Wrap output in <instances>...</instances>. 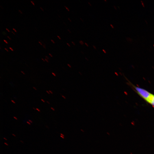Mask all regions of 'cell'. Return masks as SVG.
Here are the masks:
<instances>
[{
	"mask_svg": "<svg viewBox=\"0 0 154 154\" xmlns=\"http://www.w3.org/2000/svg\"><path fill=\"white\" fill-rule=\"evenodd\" d=\"M137 93L146 102L150 98L152 94L146 90L131 84Z\"/></svg>",
	"mask_w": 154,
	"mask_h": 154,
	"instance_id": "cell-1",
	"label": "cell"
},
{
	"mask_svg": "<svg viewBox=\"0 0 154 154\" xmlns=\"http://www.w3.org/2000/svg\"><path fill=\"white\" fill-rule=\"evenodd\" d=\"M154 107V95L152 94L150 98L147 102Z\"/></svg>",
	"mask_w": 154,
	"mask_h": 154,
	"instance_id": "cell-2",
	"label": "cell"
},
{
	"mask_svg": "<svg viewBox=\"0 0 154 154\" xmlns=\"http://www.w3.org/2000/svg\"><path fill=\"white\" fill-rule=\"evenodd\" d=\"M79 42L81 45H83L84 44V42L82 40L79 41Z\"/></svg>",
	"mask_w": 154,
	"mask_h": 154,
	"instance_id": "cell-3",
	"label": "cell"
},
{
	"mask_svg": "<svg viewBox=\"0 0 154 154\" xmlns=\"http://www.w3.org/2000/svg\"><path fill=\"white\" fill-rule=\"evenodd\" d=\"M141 3L142 5V6H143V7H144L145 5H144V3L143 2L142 0H141Z\"/></svg>",
	"mask_w": 154,
	"mask_h": 154,
	"instance_id": "cell-4",
	"label": "cell"
},
{
	"mask_svg": "<svg viewBox=\"0 0 154 154\" xmlns=\"http://www.w3.org/2000/svg\"><path fill=\"white\" fill-rule=\"evenodd\" d=\"M64 7H65L66 8V9L68 10V11H70V10L66 6H64Z\"/></svg>",
	"mask_w": 154,
	"mask_h": 154,
	"instance_id": "cell-5",
	"label": "cell"
},
{
	"mask_svg": "<svg viewBox=\"0 0 154 154\" xmlns=\"http://www.w3.org/2000/svg\"><path fill=\"white\" fill-rule=\"evenodd\" d=\"M110 26L112 27V28H113V29L114 28V26H113V25H112L111 24H110Z\"/></svg>",
	"mask_w": 154,
	"mask_h": 154,
	"instance_id": "cell-6",
	"label": "cell"
},
{
	"mask_svg": "<svg viewBox=\"0 0 154 154\" xmlns=\"http://www.w3.org/2000/svg\"><path fill=\"white\" fill-rule=\"evenodd\" d=\"M102 50V51L104 52L105 54H106V50H104V49H103Z\"/></svg>",
	"mask_w": 154,
	"mask_h": 154,
	"instance_id": "cell-7",
	"label": "cell"
},
{
	"mask_svg": "<svg viewBox=\"0 0 154 154\" xmlns=\"http://www.w3.org/2000/svg\"><path fill=\"white\" fill-rule=\"evenodd\" d=\"M93 48H94L95 50H96V47L94 45H93Z\"/></svg>",
	"mask_w": 154,
	"mask_h": 154,
	"instance_id": "cell-8",
	"label": "cell"
},
{
	"mask_svg": "<svg viewBox=\"0 0 154 154\" xmlns=\"http://www.w3.org/2000/svg\"><path fill=\"white\" fill-rule=\"evenodd\" d=\"M52 73L54 76H56V75L54 73V72H52Z\"/></svg>",
	"mask_w": 154,
	"mask_h": 154,
	"instance_id": "cell-9",
	"label": "cell"
},
{
	"mask_svg": "<svg viewBox=\"0 0 154 154\" xmlns=\"http://www.w3.org/2000/svg\"><path fill=\"white\" fill-rule=\"evenodd\" d=\"M50 108L53 111H54L55 110L52 107H51Z\"/></svg>",
	"mask_w": 154,
	"mask_h": 154,
	"instance_id": "cell-10",
	"label": "cell"
},
{
	"mask_svg": "<svg viewBox=\"0 0 154 154\" xmlns=\"http://www.w3.org/2000/svg\"><path fill=\"white\" fill-rule=\"evenodd\" d=\"M71 42L74 45H76L75 43L73 41H72Z\"/></svg>",
	"mask_w": 154,
	"mask_h": 154,
	"instance_id": "cell-11",
	"label": "cell"
},
{
	"mask_svg": "<svg viewBox=\"0 0 154 154\" xmlns=\"http://www.w3.org/2000/svg\"><path fill=\"white\" fill-rule=\"evenodd\" d=\"M67 65L70 68H71V66L70 64H67Z\"/></svg>",
	"mask_w": 154,
	"mask_h": 154,
	"instance_id": "cell-12",
	"label": "cell"
},
{
	"mask_svg": "<svg viewBox=\"0 0 154 154\" xmlns=\"http://www.w3.org/2000/svg\"><path fill=\"white\" fill-rule=\"evenodd\" d=\"M36 110L39 112H40V110L39 109H38V108H36Z\"/></svg>",
	"mask_w": 154,
	"mask_h": 154,
	"instance_id": "cell-13",
	"label": "cell"
},
{
	"mask_svg": "<svg viewBox=\"0 0 154 154\" xmlns=\"http://www.w3.org/2000/svg\"><path fill=\"white\" fill-rule=\"evenodd\" d=\"M85 44L87 46V47H88L89 46L88 45V44H87V43H86V42H85Z\"/></svg>",
	"mask_w": 154,
	"mask_h": 154,
	"instance_id": "cell-14",
	"label": "cell"
},
{
	"mask_svg": "<svg viewBox=\"0 0 154 154\" xmlns=\"http://www.w3.org/2000/svg\"><path fill=\"white\" fill-rule=\"evenodd\" d=\"M27 123L28 124H29V125H30L31 124V123H30L28 121H27Z\"/></svg>",
	"mask_w": 154,
	"mask_h": 154,
	"instance_id": "cell-15",
	"label": "cell"
},
{
	"mask_svg": "<svg viewBox=\"0 0 154 154\" xmlns=\"http://www.w3.org/2000/svg\"><path fill=\"white\" fill-rule=\"evenodd\" d=\"M3 41L5 42V43L7 44H8V42H7V41H6V40H5V39H4L3 40Z\"/></svg>",
	"mask_w": 154,
	"mask_h": 154,
	"instance_id": "cell-16",
	"label": "cell"
},
{
	"mask_svg": "<svg viewBox=\"0 0 154 154\" xmlns=\"http://www.w3.org/2000/svg\"><path fill=\"white\" fill-rule=\"evenodd\" d=\"M45 44L44 43V44L43 45V46L45 48H46V47H45Z\"/></svg>",
	"mask_w": 154,
	"mask_h": 154,
	"instance_id": "cell-17",
	"label": "cell"
},
{
	"mask_svg": "<svg viewBox=\"0 0 154 154\" xmlns=\"http://www.w3.org/2000/svg\"><path fill=\"white\" fill-rule=\"evenodd\" d=\"M62 97L64 99H66V97L62 95Z\"/></svg>",
	"mask_w": 154,
	"mask_h": 154,
	"instance_id": "cell-18",
	"label": "cell"
},
{
	"mask_svg": "<svg viewBox=\"0 0 154 154\" xmlns=\"http://www.w3.org/2000/svg\"><path fill=\"white\" fill-rule=\"evenodd\" d=\"M31 3L33 4V5H35V4L32 1H31Z\"/></svg>",
	"mask_w": 154,
	"mask_h": 154,
	"instance_id": "cell-19",
	"label": "cell"
},
{
	"mask_svg": "<svg viewBox=\"0 0 154 154\" xmlns=\"http://www.w3.org/2000/svg\"><path fill=\"white\" fill-rule=\"evenodd\" d=\"M114 9L116 10H117V9L116 7V6L115 5H114Z\"/></svg>",
	"mask_w": 154,
	"mask_h": 154,
	"instance_id": "cell-20",
	"label": "cell"
},
{
	"mask_svg": "<svg viewBox=\"0 0 154 154\" xmlns=\"http://www.w3.org/2000/svg\"><path fill=\"white\" fill-rule=\"evenodd\" d=\"M49 92L51 94H53V93L52 92V91H51L50 90H49Z\"/></svg>",
	"mask_w": 154,
	"mask_h": 154,
	"instance_id": "cell-21",
	"label": "cell"
},
{
	"mask_svg": "<svg viewBox=\"0 0 154 154\" xmlns=\"http://www.w3.org/2000/svg\"><path fill=\"white\" fill-rule=\"evenodd\" d=\"M11 101L12 102H13L14 104H15V102L13 100H11Z\"/></svg>",
	"mask_w": 154,
	"mask_h": 154,
	"instance_id": "cell-22",
	"label": "cell"
},
{
	"mask_svg": "<svg viewBox=\"0 0 154 154\" xmlns=\"http://www.w3.org/2000/svg\"><path fill=\"white\" fill-rule=\"evenodd\" d=\"M41 100L44 103L45 102V101H44V100H43V99H41Z\"/></svg>",
	"mask_w": 154,
	"mask_h": 154,
	"instance_id": "cell-23",
	"label": "cell"
},
{
	"mask_svg": "<svg viewBox=\"0 0 154 154\" xmlns=\"http://www.w3.org/2000/svg\"><path fill=\"white\" fill-rule=\"evenodd\" d=\"M29 121L31 123H33V122H32V121L31 120L29 119Z\"/></svg>",
	"mask_w": 154,
	"mask_h": 154,
	"instance_id": "cell-24",
	"label": "cell"
},
{
	"mask_svg": "<svg viewBox=\"0 0 154 154\" xmlns=\"http://www.w3.org/2000/svg\"><path fill=\"white\" fill-rule=\"evenodd\" d=\"M66 44L69 46L70 47V45L69 44V43H67Z\"/></svg>",
	"mask_w": 154,
	"mask_h": 154,
	"instance_id": "cell-25",
	"label": "cell"
},
{
	"mask_svg": "<svg viewBox=\"0 0 154 154\" xmlns=\"http://www.w3.org/2000/svg\"><path fill=\"white\" fill-rule=\"evenodd\" d=\"M51 40L53 43H55L54 42L52 39H51Z\"/></svg>",
	"mask_w": 154,
	"mask_h": 154,
	"instance_id": "cell-26",
	"label": "cell"
},
{
	"mask_svg": "<svg viewBox=\"0 0 154 154\" xmlns=\"http://www.w3.org/2000/svg\"><path fill=\"white\" fill-rule=\"evenodd\" d=\"M45 60L48 62V61L47 59L46 58L45 59Z\"/></svg>",
	"mask_w": 154,
	"mask_h": 154,
	"instance_id": "cell-27",
	"label": "cell"
},
{
	"mask_svg": "<svg viewBox=\"0 0 154 154\" xmlns=\"http://www.w3.org/2000/svg\"><path fill=\"white\" fill-rule=\"evenodd\" d=\"M88 4H89V5H90V6H92L91 4L89 2H88Z\"/></svg>",
	"mask_w": 154,
	"mask_h": 154,
	"instance_id": "cell-28",
	"label": "cell"
},
{
	"mask_svg": "<svg viewBox=\"0 0 154 154\" xmlns=\"http://www.w3.org/2000/svg\"><path fill=\"white\" fill-rule=\"evenodd\" d=\"M9 49H11V50L12 51H13V50L12 49V48H11V47H9Z\"/></svg>",
	"mask_w": 154,
	"mask_h": 154,
	"instance_id": "cell-29",
	"label": "cell"
},
{
	"mask_svg": "<svg viewBox=\"0 0 154 154\" xmlns=\"http://www.w3.org/2000/svg\"><path fill=\"white\" fill-rule=\"evenodd\" d=\"M60 135H61L64 137V135L63 134L61 133H60Z\"/></svg>",
	"mask_w": 154,
	"mask_h": 154,
	"instance_id": "cell-30",
	"label": "cell"
},
{
	"mask_svg": "<svg viewBox=\"0 0 154 154\" xmlns=\"http://www.w3.org/2000/svg\"><path fill=\"white\" fill-rule=\"evenodd\" d=\"M60 137L62 138L63 139H64V137H63L62 136H61V135H60Z\"/></svg>",
	"mask_w": 154,
	"mask_h": 154,
	"instance_id": "cell-31",
	"label": "cell"
},
{
	"mask_svg": "<svg viewBox=\"0 0 154 154\" xmlns=\"http://www.w3.org/2000/svg\"><path fill=\"white\" fill-rule=\"evenodd\" d=\"M14 117V119H16V120H17V118L16 117H15V116H14V117Z\"/></svg>",
	"mask_w": 154,
	"mask_h": 154,
	"instance_id": "cell-32",
	"label": "cell"
},
{
	"mask_svg": "<svg viewBox=\"0 0 154 154\" xmlns=\"http://www.w3.org/2000/svg\"><path fill=\"white\" fill-rule=\"evenodd\" d=\"M13 30H14L15 32H17L16 30H15V29L14 28H13Z\"/></svg>",
	"mask_w": 154,
	"mask_h": 154,
	"instance_id": "cell-33",
	"label": "cell"
},
{
	"mask_svg": "<svg viewBox=\"0 0 154 154\" xmlns=\"http://www.w3.org/2000/svg\"><path fill=\"white\" fill-rule=\"evenodd\" d=\"M4 143L6 145H7V146H8V144H7V143H5V142Z\"/></svg>",
	"mask_w": 154,
	"mask_h": 154,
	"instance_id": "cell-34",
	"label": "cell"
},
{
	"mask_svg": "<svg viewBox=\"0 0 154 154\" xmlns=\"http://www.w3.org/2000/svg\"><path fill=\"white\" fill-rule=\"evenodd\" d=\"M21 72L23 74H25L24 73V72H23V71H21Z\"/></svg>",
	"mask_w": 154,
	"mask_h": 154,
	"instance_id": "cell-35",
	"label": "cell"
},
{
	"mask_svg": "<svg viewBox=\"0 0 154 154\" xmlns=\"http://www.w3.org/2000/svg\"><path fill=\"white\" fill-rule=\"evenodd\" d=\"M46 92L48 94H50V92L48 91H46Z\"/></svg>",
	"mask_w": 154,
	"mask_h": 154,
	"instance_id": "cell-36",
	"label": "cell"
},
{
	"mask_svg": "<svg viewBox=\"0 0 154 154\" xmlns=\"http://www.w3.org/2000/svg\"><path fill=\"white\" fill-rule=\"evenodd\" d=\"M57 37L59 38L60 39H61V38H60V37L58 36V35H57Z\"/></svg>",
	"mask_w": 154,
	"mask_h": 154,
	"instance_id": "cell-37",
	"label": "cell"
},
{
	"mask_svg": "<svg viewBox=\"0 0 154 154\" xmlns=\"http://www.w3.org/2000/svg\"><path fill=\"white\" fill-rule=\"evenodd\" d=\"M18 11H19L20 13H22V12L21 11H20V10H19Z\"/></svg>",
	"mask_w": 154,
	"mask_h": 154,
	"instance_id": "cell-38",
	"label": "cell"
},
{
	"mask_svg": "<svg viewBox=\"0 0 154 154\" xmlns=\"http://www.w3.org/2000/svg\"><path fill=\"white\" fill-rule=\"evenodd\" d=\"M80 20H81V21H82V22H83L84 21L81 18H80Z\"/></svg>",
	"mask_w": 154,
	"mask_h": 154,
	"instance_id": "cell-39",
	"label": "cell"
},
{
	"mask_svg": "<svg viewBox=\"0 0 154 154\" xmlns=\"http://www.w3.org/2000/svg\"><path fill=\"white\" fill-rule=\"evenodd\" d=\"M6 29L9 32H10V31L7 28H6Z\"/></svg>",
	"mask_w": 154,
	"mask_h": 154,
	"instance_id": "cell-40",
	"label": "cell"
},
{
	"mask_svg": "<svg viewBox=\"0 0 154 154\" xmlns=\"http://www.w3.org/2000/svg\"><path fill=\"white\" fill-rule=\"evenodd\" d=\"M67 30L70 33H71V32L69 30V29H68Z\"/></svg>",
	"mask_w": 154,
	"mask_h": 154,
	"instance_id": "cell-41",
	"label": "cell"
},
{
	"mask_svg": "<svg viewBox=\"0 0 154 154\" xmlns=\"http://www.w3.org/2000/svg\"><path fill=\"white\" fill-rule=\"evenodd\" d=\"M49 54L51 56V57H52L53 56L50 53H49Z\"/></svg>",
	"mask_w": 154,
	"mask_h": 154,
	"instance_id": "cell-42",
	"label": "cell"
},
{
	"mask_svg": "<svg viewBox=\"0 0 154 154\" xmlns=\"http://www.w3.org/2000/svg\"><path fill=\"white\" fill-rule=\"evenodd\" d=\"M40 8L42 11H44V10L41 7H40Z\"/></svg>",
	"mask_w": 154,
	"mask_h": 154,
	"instance_id": "cell-43",
	"label": "cell"
},
{
	"mask_svg": "<svg viewBox=\"0 0 154 154\" xmlns=\"http://www.w3.org/2000/svg\"><path fill=\"white\" fill-rule=\"evenodd\" d=\"M68 19L69 20V21H70V22H72L71 20H70V19H69V18H68Z\"/></svg>",
	"mask_w": 154,
	"mask_h": 154,
	"instance_id": "cell-44",
	"label": "cell"
},
{
	"mask_svg": "<svg viewBox=\"0 0 154 154\" xmlns=\"http://www.w3.org/2000/svg\"><path fill=\"white\" fill-rule=\"evenodd\" d=\"M33 88L35 90H37V89L36 88H35L34 87H33Z\"/></svg>",
	"mask_w": 154,
	"mask_h": 154,
	"instance_id": "cell-45",
	"label": "cell"
},
{
	"mask_svg": "<svg viewBox=\"0 0 154 154\" xmlns=\"http://www.w3.org/2000/svg\"><path fill=\"white\" fill-rule=\"evenodd\" d=\"M45 57H46V58L47 59H49V58H48L47 56H45Z\"/></svg>",
	"mask_w": 154,
	"mask_h": 154,
	"instance_id": "cell-46",
	"label": "cell"
},
{
	"mask_svg": "<svg viewBox=\"0 0 154 154\" xmlns=\"http://www.w3.org/2000/svg\"><path fill=\"white\" fill-rule=\"evenodd\" d=\"M85 58V59H86V60L87 61H88V59L87 58H86V57Z\"/></svg>",
	"mask_w": 154,
	"mask_h": 154,
	"instance_id": "cell-47",
	"label": "cell"
},
{
	"mask_svg": "<svg viewBox=\"0 0 154 154\" xmlns=\"http://www.w3.org/2000/svg\"><path fill=\"white\" fill-rule=\"evenodd\" d=\"M7 37L10 40L11 39V38L8 36H7Z\"/></svg>",
	"mask_w": 154,
	"mask_h": 154,
	"instance_id": "cell-48",
	"label": "cell"
},
{
	"mask_svg": "<svg viewBox=\"0 0 154 154\" xmlns=\"http://www.w3.org/2000/svg\"><path fill=\"white\" fill-rule=\"evenodd\" d=\"M5 50H6L7 51H8V50H7V49H6V48H5Z\"/></svg>",
	"mask_w": 154,
	"mask_h": 154,
	"instance_id": "cell-49",
	"label": "cell"
},
{
	"mask_svg": "<svg viewBox=\"0 0 154 154\" xmlns=\"http://www.w3.org/2000/svg\"><path fill=\"white\" fill-rule=\"evenodd\" d=\"M46 102H47V103H48V104H50V103L48 102V101H46Z\"/></svg>",
	"mask_w": 154,
	"mask_h": 154,
	"instance_id": "cell-50",
	"label": "cell"
},
{
	"mask_svg": "<svg viewBox=\"0 0 154 154\" xmlns=\"http://www.w3.org/2000/svg\"><path fill=\"white\" fill-rule=\"evenodd\" d=\"M3 139H5V140H7V139L6 138H5V137H4V138H3Z\"/></svg>",
	"mask_w": 154,
	"mask_h": 154,
	"instance_id": "cell-51",
	"label": "cell"
},
{
	"mask_svg": "<svg viewBox=\"0 0 154 154\" xmlns=\"http://www.w3.org/2000/svg\"><path fill=\"white\" fill-rule=\"evenodd\" d=\"M41 59L43 60L44 62H45V60L42 58Z\"/></svg>",
	"mask_w": 154,
	"mask_h": 154,
	"instance_id": "cell-52",
	"label": "cell"
},
{
	"mask_svg": "<svg viewBox=\"0 0 154 154\" xmlns=\"http://www.w3.org/2000/svg\"><path fill=\"white\" fill-rule=\"evenodd\" d=\"M12 135H13L15 137H16V135H15L14 134H12Z\"/></svg>",
	"mask_w": 154,
	"mask_h": 154,
	"instance_id": "cell-53",
	"label": "cell"
},
{
	"mask_svg": "<svg viewBox=\"0 0 154 154\" xmlns=\"http://www.w3.org/2000/svg\"><path fill=\"white\" fill-rule=\"evenodd\" d=\"M38 42L41 45H42V44L40 41H38Z\"/></svg>",
	"mask_w": 154,
	"mask_h": 154,
	"instance_id": "cell-54",
	"label": "cell"
},
{
	"mask_svg": "<svg viewBox=\"0 0 154 154\" xmlns=\"http://www.w3.org/2000/svg\"><path fill=\"white\" fill-rule=\"evenodd\" d=\"M20 142H22V143H24V142H23V141H21V140H20Z\"/></svg>",
	"mask_w": 154,
	"mask_h": 154,
	"instance_id": "cell-55",
	"label": "cell"
},
{
	"mask_svg": "<svg viewBox=\"0 0 154 154\" xmlns=\"http://www.w3.org/2000/svg\"><path fill=\"white\" fill-rule=\"evenodd\" d=\"M11 32L14 34H15V33L13 31H12Z\"/></svg>",
	"mask_w": 154,
	"mask_h": 154,
	"instance_id": "cell-56",
	"label": "cell"
},
{
	"mask_svg": "<svg viewBox=\"0 0 154 154\" xmlns=\"http://www.w3.org/2000/svg\"><path fill=\"white\" fill-rule=\"evenodd\" d=\"M81 53H83V54H84V53H83V52L82 51H81Z\"/></svg>",
	"mask_w": 154,
	"mask_h": 154,
	"instance_id": "cell-57",
	"label": "cell"
},
{
	"mask_svg": "<svg viewBox=\"0 0 154 154\" xmlns=\"http://www.w3.org/2000/svg\"><path fill=\"white\" fill-rule=\"evenodd\" d=\"M33 109L34 110H36V109H35V108H34V107H33Z\"/></svg>",
	"mask_w": 154,
	"mask_h": 154,
	"instance_id": "cell-58",
	"label": "cell"
},
{
	"mask_svg": "<svg viewBox=\"0 0 154 154\" xmlns=\"http://www.w3.org/2000/svg\"><path fill=\"white\" fill-rule=\"evenodd\" d=\"M145 21L146 22V23L147 24V21L146 20H145Z\"/></svg>",
	"mask_w": 154,
	"mask_h": 154,
	"instance_id": "cell-59",
	"label": "cell"
},
{
	"mask_svg": "<svg viewBox=\"0 0 154 154\" xmlns=\"http://www.w3.org/2000/svg\"><path fill=\"white\" fill-rule=\"evenodd\" d=\"M0 6L3 9V7H2L0 5Z\"/></svg>",
	"mask_w": 154,
	"mask_h": 154,
	"instance_id": "cell-60",
	"label": "cell"
},
{
	"mask_svg": "<svg viewBox=\"0 0 154 154\" xmlns=\"http://www.w3.org/2000/svg\"><path fill=\"white\" fill-rule=\"evenodd\" d=\"M104 1H107V0H104Z\"/></svg>",
	"mask_w": 154,
	"mask_h": 154,
	"instance_id": "cell-61",
	"label": "cell"
},
{
	"mask_svg": "<svg viewBox=\"0 0 154 154\" xmlns=\"http://www.w3.org/2000/svg\"><path fill=\"white\" fill-rule=\"evenodd\" d=\"M117 7H118V8H119V6H117Z\"/></svg>",
	"mask_w": 154,
	"mask_h": 154,
	"instance_id": "cell-62",
	"label": "cell"
},
{
	"mask_svg": "<svg viewBox=\"0 0 154 154\" xmlns=\"http://www.w3.org/2000/svg\"><path fill=\"white\" fill-rule=\"evenodd\" d=\"M153 46L154 47V44L153 45Z\"/></svg>",
	"mask_w": 154,
	"mask_h": 154,
	"instance_id": "cell-63",
	"label": "cell"
}]
</instances>
